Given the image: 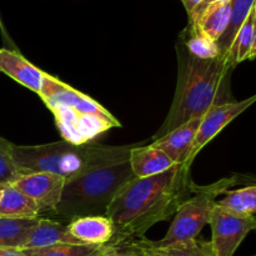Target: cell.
<instances>
[{"label": "cell", "instance_id": "cell-1", "mask_svg": "<svg viewBox=\"0 0 256 256\" xmlns=\"http://www.w3.org/2000/svg\"><path fill=\"white\" fill-rule=\"evenodd\" d=\"M195 186L190 166L184 162L154 176L132 178L118 192L105 212L115 228L110 242L144 238L152 225L176 212L194 194Z\"/></svg>", "mask_w": 256, "mask_h": 256}, {"label": "cell", "instance_id": "cell-2", "mask_svg": "<svg viewBox=\"0 0 256 256\" xmlns=\"http://www.w3.org/2000/svg\"><path fill=\"white\" fill-rule=\"evenodd\" d=\"M176 52L179 69L174 100L166 119L152 135V142L194 118L204 116L214 106L232 102L229 82L234 66L225 58L199 59L184 44Z\"/></svg>", "mask_w": 256, "mask_h": 256}, {"label": "cell", "instance_id": "cell-3", "mask_svg": "<svg viewBox=\"0 0 256 256\" xmlns=\"http://www.w3.org/2000/svg\"><path fill=\"white\" fill-rule=\"evenodd\" d=\"M134 146H102L92 142L76 145L66 140L32 146L12 144V158L20 174L52 172L68 180L98 168L125 162Z\"/></svg>", "mask_w": 256, "mask_h": 256}, {"label": "cell", "instance_id": "cell-4", "mask_svg": "<svg viewBox=\"0 0 256 256\" xmlns=\"http://www.w3.org/2000/svg\"><path fill=\"white\" fill-rule=\"evenodd\" d=\"M38 95L54 115L62 139L72 144H89L108 130L120 126L116 118L96 100L46 72Z\"/></svg>", "mask_w": 256, "mask_h": 256}, {"label": "cell", "instance_id": "cell-5", "mask_svg": "<svg viewBox=\"0 0 256 256\" xmlns=\"http://www.w3.org/2000/svg\"><path fill=\"white\" fill-rule=\"evenodd\" d=\"M134 176L129 159L65 180L55 214L62 219L105 215L120 189Z\"/></svg>", "mask_w": 256, "mask_h": 256}, {"label": "cell", "instance_id": "cell-6", "mask_svg": "<svg viewBox=\"0 0 256 256\" xmlns=\"http://www.w3.org/2000/svg\"><path fill=\"white\" fill-rule=\"evenodd\" d=\"M242 182H245L244 176L235 175L205 186L196 185L194 194L185 200L175 212L174 222L166 235L158 242L149 240L150 245L160 248L178 242L196 239L202 228L209 224L210 215L218 202L216 198Z\"/></svg>", "mask_w": 256, "mask_h": 256}, {"label": "cell", "instance_id": "cell-7", "mask_svg": "<svg viewBox=\"0 0 256 256\" xmlns=\"http://www.w3.org/2000/svg\"><path fill=\"white\" fill-rule=\"evenodd\" d=\"M209 225L215 256H234L246 235L256 230V218L236 214L216 204L210 215Z\"/></svg>", "mask_w": 256, "mask_h": 256}, {"label": "cell", "instance_id": "cell-8", "mask_svg": "<svg viewBox=\"0 0 256 256\" xmlns=\"http://www.w3.org/2000/svg\"><path fill=\"white\" fill-rule=\"evenodd\" d=\"M256 102V95L245 99L242 102H230L226 104L218 105L210 109L206 114L202 116V124H200L198 134L195 136L194 142L192 145L189 154L185 159L184 164L190 166L192 162H194L195 156L202 152V148L212 142L228 124L232 122L236 116H239L242 112Z\"/></svg>", "mask_w": 256, "mask_h": 256}, {"label": "cell", "instance_id": "cell-9", "mask_svg": "<svg viewBox=\"0 0 256 256\" xmlns=\"http://www.w3.org/2000/svg\"><path fill=\"white\" fill-rule=\"evenodd\" d=\"M9 184L34 200L42 212L55 214L62 199L65 179L52 172H22Z\"/></svg>", "mask_w": 256, "mask_h": 256}, {"label": "cell", "instance_id": "cell-10", "mask_svg": "<svg viewBox=\"0 0 256 256\" xmlns=\"http://www.w3.org/2000/svg\"><path fill=\"white\" fill-rule=\"evenodd\" d=\"M202 120V116L194 118L185 124L178 126L172 132H168L160 139L154 140L150 145L162 150L175 164H182L185 162L192 149Z\"/></svg>", "mask_w": 256, "mask_h": 256}, {"label": "cell", "instance_id": "cell-11", "mask_svg": "<svg viewBox=\"0 0 256 256\" xmlns=\"http://www.w3.org/2000/svg\"><path fill=\"white\" fill-rule=\"evenodd\" d=\"M0 72L39 94L45 72L28 62L19 52L0 49Z\"/></svg>", "mask_w": 256, "mask_h": 256}, {"label": "cell", "instance_id": "cell-12", "mask_svg": "<svg viewBox=\"0 0 256 256\" xmlns=\"http://www.w3.org/2000/svg\"><path fill=\"white\" fill-rule=\"evenodd\" d=\"M68 230L82 244L88 245H105L115 235L114 224L105 215L75 218L68 225Z\"/></svg>", "mask_w": 256, "mask_h": 256}, {"label": "cell", "instance_id": "cell-13", "mask_svg": "<svg viewBox=\"0 0 256 256\" xmlns=\"http://www.w3.org/2000/svg\"><path fill=\"white\" fill-rule=\"evenodd\" d=\"M129 162L135 178H148L162 174L175 165V162L162 150L148 145H135L129 154Z\"/></svg>", "mask_w": 256, "mask_h": 256}, {"label": "cell", "instance_id": "cell-14", "mask_svg": "<svg viewBox=\"0 0 256 256\" xmlns=\"http://www.w3.org/2000/svg\"><path fill=\"white\" fill-rule=\"evenodd\" d=\"M58 244H82L68 230V226L49 219L38 220L22 250L42 249Z\"/></svg>", "mask_w": 256, "mask_h": 256}, {"label": "cell", "instance_id": "cell-15", "mask_svg": "<svg viewBox=\"0 0 256 256\" xmlns=\"http://www.w3.org/2000/svg\"><path fill=\"white\" fill-rule=\"evenodd\" d=\"M42 214L36 202L10 184H2L0 219H39Z\"/></svg>", "mask_w": 256, "mask_h": 256}, {"label": "cell", "instance_id": "cell-16", "mask_svg": "<svg viewBox=\"0 0 256 256\" xmlns=\"http://www.w3.org/2000/svg\"><path fill=\"white\" fill-rule=\"evenodd\" d=\"M232 12V0L212 4L202 12L196 22L190 26L199 30L210 39L218 42L226 30Z\"/></svg>", "mask_w": 256, "mask_h": 256}, {"label": "cell", "instance_id": "cell-17", "mask_svg": "<svg viewBox=\"0 0 256 256\" xmlns=\"http://www.w3.org/2000/svg\"><path fill=\"white\" fill-rule=\"evenodd\" d=\"M140 242L146 256H215L212 242L206 240L190 239L160 248L150 245L149 240L145 238H142Z\"/></svg>", "mask_w": 256, "mask_h": 256}, {"label": "cell", "instance_id": "cell-18", "mask_svg": "<svg viewBox=\"0 0 256 256\" xmlns=\"http://www.w3.org/2000/svg\"><path fill=\"white\" fill-rule=\"evenodd\" d=\"M256 42V18L255 12L252 10L242 26L238 32L229 52L225 55V59L228 60L232 66H235L239 62H244L246 59H252V49Z\"/></svg>", "mask_w": 256, "mask_h": 256}, {"label": "cell", "instance_id": "cell-19", "mask_svg": "<svg viewBox=\"0 0 256 256\" xmlns=\"http://www.w3.org/2000/svg\"><path fill=\"white\" fill-rule=\"evenodd\" d=\"M254 6L255 0H232V12H230L229 24H228L224 34L216 42L218 48L220 50V55L222 58H225V55L228 54L238 32L242 26L245 20L248 19L250 12L254 10Z\"/></svg>", "mask_w": 256, "mask_h": 256}, {"label": "cell", "instance_id": "cell-20", "mask_svg": "<svg viewBox=\"0 0 256 256\" xmlns=\"http://www.w3.org/2000/svg\"><path fill=\"white\" fill-rule=\"evenodd\" d=\"M39 219H0V248L22 250Z\"/></svg>", "mask_w": 256, "mask_h": 256}, {"label": "cell", "instance_id": "cell-21", "mask_svg": "<svg viewBox=\"0 0 256 256\" xmlns=\"http://www.w3.org/2000/svg\"><path fill=\"white\" fill-rule=\"evenodd\" d=\"M216 204L219 206L234 212L236 214L256 215V184L242 188V189L228 190L222 199L218 200Z\"/></svg>", "mask_w": 256, "mask_h": 256}, {"label": "cell", "instance_id": "cell-22", "mask_svg": "<svg viewBox=\"0 0 256 256\" xmlns=\"http://www.w3.org/2000/svg\"><path fill=\"white\" fill-rule=\"evenodd\" d=\"M105 245L58 244L42 249L22 250L26 256H96Z\"/></svg>", "mask_w": 256, "mask_h": 256}, {"label": "cell", "instance_id": "cell-23", "mask_svg": "<svg viewBox=\"0 0 256 256\" xmlns=\"http://www.w3.org/2000/svg\"><path fill=\"white\" fill-rule=\"evenodd\" d=\"M186 32L188 38L182 44L189 50L190 54L204 60L216 59V58L222 56L216 42L192 26H189V30H186Z\"/></svg>", "mask_w": 256, "mask_h": 256}, {"label": "cell", "instance_id": "cell-24", "mask_svg": "<svg viewBox=\"0 0 256 256\" xmlns=\"http://www.w3.org/2000/svg\"><path fill=\"white\" fill-rule=\"evenodd\" d=\"M20 172L12 158V144L0 136V185L9 184Z\"/></svg>", "mask_w": 256, "mask_h": 256}, {"label": "cell", "instance_id": "cell-25", "mask_svg": "<svg viewBox=\"0 0 256 256\" xmlns=\"http://www.w3.org/2000/svg\"><path fill=\"white\" fill-rule=\"evenodd\" d=\"M140 239L128 240L119 244L108 242L96 256H146Z\"/></svg>", "mask_w": 256, "mask_h": 256}, {"label": "cell", "instance_id": "cell-26", "mask_svg": "<svg viewBox=\"0 0 256 256\" xmlns=\"http://www.w3.org/2000/svg\"><path fill=\"white\" fill-rule=\"evenodd\" d=\"M0 256H26L24 252L12 248H0Z\"/></svg>", "mask_w": 256, "mask_h": 256}, {"label": "cell", "instance_id": "cell-27", "mask_svg": "<svg viewBox=\"0 0 256 256\" xmlns=\"http://www.w3.org/2000/svg\"><path fill=\"white\" fill-rule=\"evenodd\" d=\"M182 4H184L185 9H186L188 14H192V12H194L195 8H196L198 5L202 2V0H182Z\"/></svg>", "mask_w": 256, "mask_h": 256}, {"label": "cell", "instance_id": "cell-28", "mask_svg": "<svg viewBox=\"0 0 256 256\" xmlns=\"http://www.w3.org/2000/svg\"><path fill=\"white\" fill-rule=\"evenodd\" d=\"M255 56H256V42L254 45V49H252V58H255Z\"/></svg>", "mask_w": 256, "mask_h": 256}, {"label": "cell", "instance_id": "cell-29", "mask_svg": "<svg viewBox=\"0 0 256 256\" xmlns=\"http://www.w3.org/2000/svg\"><path fill=\"white\" fill-rule=\"evenodd\" d=\"M254 12H255V18H256V0H255V6H254Z\"/></svg>", "mask_w": 256, "mask_h": 256}, {"label": "cell", "instance_id": "cell-30", "mask_svg": "<svg viewBox=\"0 0 256 256\" xmlns=\"http://www.w3.org/2000/svg\"><path fill=\"white\" fill-rule=\"evenodd\" d=\"M252 256H256V255H252Z\"/></svg>", "mask_w": 256, "mask_h": 256}, {"label": "cell", "instance_id": "cell-31", "mask_svg": "<svg viewBox=\"0 0 256 256\" xmlns=\"http://www.w3.org/2000/svg\"><path fill=\"white\" fill-rule=\"evenodd\" d=\"M255 218H256V216H255Z\"/></svg>", "mask_w": 256, "mask_h": 256}]
</instances>
